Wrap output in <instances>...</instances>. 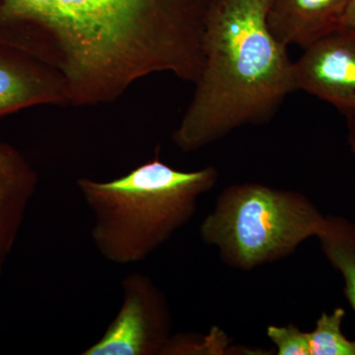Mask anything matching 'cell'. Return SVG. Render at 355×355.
Instances as JSON below:
<instances>
[{
    "mask_svg": "<svg viewBox=\"0 0 355 355\" xmlns=\"http://www.w3.org/2000/svg\"><path fill=\"white\" fill-rule=\"evenodd\" d=\"M46 105L69 106L64 77L27 51L0 42V116Z\"/></svg>",
    "mask_w": 355,
    "mask_h": 355,
    "instance_id": "7",
    "label": "cell"
},
{
    "mask_svg": "<svg viewBox=\"0 0 355 355\" xmlns=\"http://www.w3.org/2000/svg\"><path fill=\"white\" fill-rule=\"evenodd\" d=\"M343 27L355 29V0H352L347 7L345 18H343Z\"/></svg>",
    "mask_w": 355,
    "mask_h": 355,
    "instance_id": "14",
    "label": "cell"
},
{
    "mask_svg": "<svg viewBox=\"0 0 355 355\" xmlns=\"http://www.w3.org/2000/svg\"><path fill=\"white\" fill-rule=\"evenodd\" d=\"M270 2H211L202 72L172 137L184 153L205 148L245 125L268 123L297 90L287 46L268 25Z\"/></svg>",
    "mask_w": 355,
    "mask_h": 355,
    "instance_id": "2",
    "label": "cell"
},
{
    "mask_svg": "<svg viewBox=\"0 0 355 355\" xmlns=\"http://www.w3.org/2000/svg\"><path fill=\"white\" fill-rule=\"evenodd\" d=\"M297 90L349 116L355 96V29L342 27L311 44L294 62Z\"/></svg>",
    "mask_w": 355,
    "mask_h": 355,
    "instance_id": "6",
    "label": "cell"
},
{
    "mask_svg": "<svg viewBox=\"0 0 355 355\" xmlns=\"http://www.w3.org/2000/svg\"><path fill=\"white\" fill-rule=\"evenodd\" d=\"M317 238L327 260L342 275L345 298L355 312V224L343 216H326Z\"/></svg>",
    "mask_w": 355,
    "mask_h": 355,
    "instance_id": "10",
    "label": "cell"
},
{
    "mask_svg": "<svg viewBox=\"0 0 355 355\" xmlns=\"http://www.w3.org/2000/svg\"><path fill=\"white\" fill-rule=\"evenodd\" d=\"M352 0H272L268 25L280 43L303 50L343 27Z\"/></svg>",
    "mask_w": 355,
    "mask_h": 355,
    "instance_id": "9",
    "label": "cell"
},
{
    "mask_svg": "<svg viewBox=\"0 0 355 355\" xmlns=\"http://www.w3.org/2000/svg\"><path fill=\"white\" fill-rule=\"evenodd\" d=\"M326 216L304 193L261 183L228 186L203 218L200 235L233 270L251 272L295 253L317 237Z\"/></svg>",
    "mask_w": 355,
    "mask_h": 355,
    "instance_id": "4",
    "label": "cell"
},
{
    "mask_svg": "<svg viewBox=\"0 0 355 355\" xmlns=\"http://www.w3.org/2000/svg\"><path fill=\"white\" fill-rule=\"evenodd\" d=\"M345 310L336 308L318 318L315 329L308 333L310 355H355V342L343 333Z\"/></svg>",
    "mask_w": 355,
    "mask_h": 355,
    "instance_id": "11",
    "label": "cell"
},
{
    "mask_svg": "<svg viewBox=\"0 0 355 355\" xmlns=\"http://www.w3.org/2000/svg\"><path fill=\"white\" fill-rule=\"evenodd\" d=\"M266 336L279 355H310L309 336L294 324L286 326L270 324Z\"/></svg>",
    "mask_w": 355,
    "mask_h": 355,
    "instance_id": "12",
    "label": "cell"
},
{
    "mask_svg": "<svg viewBox=\"0 0 355 355\" xmlns=\"http://www.w3.org/2000/svg\"><path fill=\"white\" fill-rule=\"evenodd\" d=\"M38 183V174L24 155L0 141V282Z\"/></svg>",
    "mask_w": 355,
    "mask_h": 355,
    "instance_id": "8",
    "label": "cell"
},
{
    "mask_svg": "<svg viewBox=\"0 0 355 355\" xmlns=\"http://www.w3.org/2000/svg\"><path fill=\"white\" fill-rule=\"evenodd\" d=\"M212 1L0 0V41L64 77L69 106H96L151 74L197 83Z\"/></svg>",
    "mask_w": 355,
    "mask_h": 355,
    "instance_id": "1",
    "label": "cell"
},
{
    "mask_svg": "<svg viewBox=\"0 0 355 355\" xmlns=\"http://www.w3.org/2000/svg\"><path fill=\"white\" fill-rule=\"evenodd\" d=\"M347 116H355V96L352 99V104H350V112Z\"/></svg>",
    "mask_w": 355,
    "mask_h": 355,
    "instance_id": "15",
    "label": "cell"
},
{
    "mask_svg": "<svg viewBox=\"0 0 355 355\" xmlns=\"http://www.w3.org/2000/svg\"><path fill=\"white\" fill-rule=\"evenodd\" d=\"M347 141L350 150L355 155V116H347Z\"/></svg>",
    "mask_w": 355,
    "mask_h": 355,
    "instance_id": "13",
    "label": "cell"
},
{
    "mask_svg": "<svg viewBox=\"0 0 355 355\" xmlns=\"http://www.w3.org/2000/svg\"><path fill=\"white\" fill-rule=\"evenodd\" d=\"M218 177L214 166L182 171L166 164L157 147L153 159L116 179L79 178L98 253L119 266L146 261L193 219Z\"/></svg>",
    "mask_w": 355,
    "mask_h": 355,
    "instance_id": "3",
    "label": "cell"
},
{
    "mask_svg": "<svg viewBox=\"0 0 355 355\" xmlns=\"http://www.w3.org/2000/svg\"><path fill=\"white\" fill-rule=\"evenodd\" d=\"M123 301L101 338L83 355H164L171 340L169 302L148 275L130 273L121 280Z\"/></svg>",
    "mask_w": 355,
    "mask_h": 355,
    "instance_id": "5",
    "label": "cell"
}]
</instances>
